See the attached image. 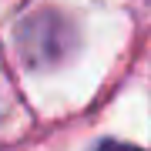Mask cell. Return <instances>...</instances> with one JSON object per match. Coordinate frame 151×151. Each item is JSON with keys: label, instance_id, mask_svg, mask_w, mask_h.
Wrapping results in <instances>:
<instances>
[{"label": "cell", "instance_id": "1", "mask_svg": "<svg viewBox=\"0 0 151 151\" xmlns=\"http://www.w3.org/2000/svg\"><path fill=\"white\" fill-rule=\"evenodd\" d=\"M94 151H141L134 145H121V141H104V145H97Z\"/></svg>", "mask_w": 151, "mask_h": 151}]
</instances>
